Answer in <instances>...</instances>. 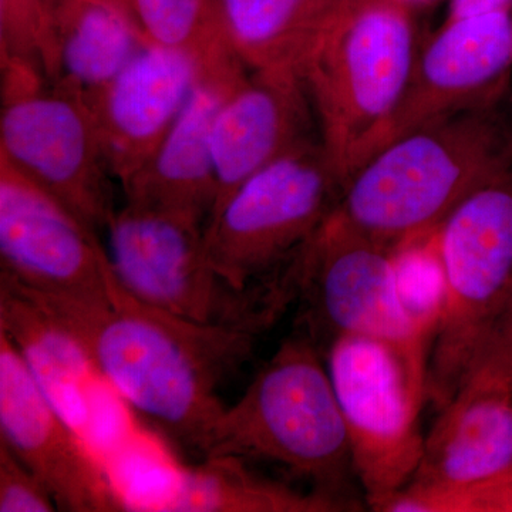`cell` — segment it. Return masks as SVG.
I'll use <instances>...</instances> for the list:
<instances>
[{
    "instance_id": "obj_1",
    "label": "cell",
    "mask_w": 512,
    "mask_h": 512,
    "mask_svg": "<svg viewBox=\"0 0 512 512\" xmlns=\"http://www.w3.org/2000/svg\"><path fill=\"white\" fill-rule=\"evenodd\" d=\"M8 282L79 342L101 382L124 403L200 454L225 409L218 386L247 362L262 336L153 308L131 296L111 268L103 302L43 295Z\"/></svg>"
},
{
    "instance_id": "obj_2",
    "label": "cell",
    "mask_w": 512,
    "mask_h": 512,
    "mask_svg": "<svg viewBox=\"0 0 512 512\" xmlns=\"http://www.w3.org/2000/svg\"><path fill=\"white\" fill-rule=\"evenodd\" d=\"M512 168V124L500 101L410 131L349 178L336 214L397 255L434 237L471 192Z\"/></svg>"
},
{
    "instance_id": "obj_3",
    "label": "cell",
    "mask_w": 512,
    "mask_h": 512,
    "mask_svg": "<svg viewBox=\"0 0 512 512\" xmlns=\"http://www.w3.org/2000/svg\"><path fill=\"white\" fill-rule=\"evenodd\" d=\"M234 456L279 464L313 493L359 510L348 427L325 357L295 332L262 366L244 394L225 406L202 457Z\"/></svg>"
},
{
    "instance_id": "obj_4",
    "label": "cell",
    "mask_w": 512,
    "mask_h": 512,
    "mask_svg": "<svg viewBox=\"0 0 512 512\" xmlns=\"http://www.w3.org/2000/svg\"><path fill=\"white\" fill-rule=\"evenodd\" d=\"M413 15L397 0H350L303 73L320 143L345 187L406 92L419 52Z\"/></svg>"
},
{
    "instance_id": "obj_5",
    "label": "cell",
    "mask_w": 512,
    "mask_h": 512,
    "mask_svg": "<svg viewBox=\"0 0 512 512\" xmlns=\"http://www.w3.org/2000/svg\"><path fill=\"white\" fill-rule=\"evenodd\" d=\"M204 228L195 218L124 204L106 229L114 278L138 301L171 315L264 336L295 303L292 266L234 288L212 265Z\"/></svg>"
},
{
    "instance_id": "obj_6",
    "label": "cell",
    "mask_w": 512,
    "mask_h": 512,
    "mask_svg": "<svg viewBox=\"0 0 512 512\" xmlns=\"http://www.w3.org/2000/svg\"><path fill=\"white\" fill-rule=\"evenodd\" d=\"M434 238L443 295L430 345L427 400L441 410L512 298V168L471 192Z\"/></svg>"
},
{
    "instance_id": "obj_7",
    "label": "cell",
    "mask_w": 512,
    "mask_h": 512,
    "mask_svg": "<svg viewBox=\"0 0 512 512\" xmlns=\"http://www.w3.org/2000/svg\"><path fill=\"white\" fill-rule=\"evenodd\" d=\"M429 352L360 335L342 336L326 349L357 481L372 510L383 511L412 481L423 457Z\"/></svg>"
},
{
    "instance_id": "obj_8",
    "label": "cell",
    "mask_w": 512,
    "mask_h": 512,
    "mask_svg": "<svg viewBox=\"0 0 512 512\" xmlns=\"http://www.w3.org/2000/svg\"><path fill=\"white\" fill-rule=\"evenodd\" d=\"M0 158L99 232L116 214L92 110L22 60L0 56Z\"/></svg>"
},
{
    "instance_id": "obj_9",
    "label": "cell",
    "mask_w": 512,
    "mask_h": 512,
    "mask_svg": "<svg viewBox=\"0 0 512 512\" xmlns=\"http://www.w3.org/2000/svg\"><path fill=\"white\" fill-rule=\"evenodd\" d=\"M345 184L320 140L256 173L211 212L205 248L237 289L284 266L338 208Z\"/></svg>"
},
{
    "instance_id": "obj_10",
    "label": "cell",
    "mask_w": 512,
    "mask_h": 512,
    "mask_svg": "<svg viewBox=\"0 0 512 512\" xmlns=\"http://www.w3.org/2000/svg\"><path fill=\"white\" fill-rule=\"evenodd\" d=\"M399 258L333 212L292 256L296 329L313 340L323 357L333 340L348 335L430 350L434 328L407 305Z\"/></svg>"
},
{
    "instance_id": "obj_11",
    "label": "cell",
    "mask_w": 512,
    "mask_h": 512,
    "mask_svg": "<svg viewBox=\"0 0 512 512\" xmlns=\"http://www.w3.org/2000/svg\"><path fill=\"white\" fill-rule=\"evenodd\" d=\"M109 269L97 232L0 158V278L30 292L103 302Z\"/></svg>"
},
{
    "instance_id": "obj_12",
    "label": "cell",
    "mask_w": 512,
    "mask_h": 512,
    "mask_svg": "<svg viewBox=\"0 0 512 512\" xmlns=\"http://www.w3.org/2000/svg\"><path fill=\"white\" fill-rule=\"evenodd\" d=\"M0 441L37 474L59 510H130L92 446L37 382L12 340L0 332Z\"/></svg>"
},
{
    "instance_id": "obj_13",
    "label": "cell",
    "mask_w": 512,
    "mask_h": 512,
    "mask_svg": "<svg viewBox=\"0 0 512 512\" xmlns=\"http://www.w3.org/2000/svg\"><path fill=\"white\" fill-rule=\"evenodd\" d=\"M512 69V10L446 20L417 52L402 101L377 151L417 128L497 103Z\"/></svg>"
},
{
    "instance_id": "obj_14",
    "label": "cell",
    "mask_w": 512,
    "mask_h": 512,
    "mask_svg": "<svg viewBox=\"0 0 512 512\" xmlns=\"http://www.w3.org/2000/svg\"><path fill=\"white\" fill-rule=\"evenodd\" d=\"M194 56L150 43L89 104L114 180L147 163L202 77Z\"/></svg>"
},
{
    "instance_id": "obj_15",
    "label": "cell",
    "mask_w": 512,
    "mask_h": 512,
    "mask_svg": "<svg viewBox=\"0 0 512 512\" xmlns=\"http://www.w3.org/2000/svg\"><path fill=\"white\" fill-rule=\"evenodd\" d=\"M315 140L318 123L301 77L249 73L222 104L212 130L214 210L256 173Z\"/></svg>"
},
{
    "instance_id": "obj_16",
    "label": "cell",
    "mask_w": 512,
    "mask_h": 512,
    "mask_svg": "<svg viewBox=\"0 0 512 512\" xmlns=\"http://www.w3.org/2000/svg\"><path fill=\"white\" fill-rule=\"evenodd\" d=\"M249 73L244 64L202 73L183 113L153 156L121 185L124 204L174 212L207 224L218 192L212 158L215 119Z\"/></svg>"
},
{
    "instance_id": "obj_17",
    "label": "cell",
    "mask_w": 512,
    "mask_h": 512,
    "mask_svg": "<svg viewBox=\"0 0 512 512\" xmlns=\"http://www.w3.org/2000/svg\"><path fill=\"white\" fill-rule=\"evenodd\" d=\"M512 478V393L464 383L440 410L423 457L403 490L419 494L477 490Z\"/></svg>"
},
{
    "instance_id": "obj_18",
    "label": "cell",
    "mask_w": 512,
    "mask_h": 512,
    "mask_svg": "<svg viewBox=\"0 0 512 512\" xmlns=\"http://www.w3.org/2000/svg\"><path fill=\"white\" fill-rule=\"evenodd\" d=\"M0 332L12 340L47 396L90 444L101 379L79 342L5 279H0Z\"/></svg>"
},
{
    "instance_id": "obj_19",
    "label": "cell",
    "mask_w": 512,
    "mask_h": 512,
    "mask_svg": "<svg viewBox=\"0 0 512 512\" xmlns=\"http://www.w3.org/2000/svg\"><path fill=\"white\" fill-rule=\"evenodd\" d=\"M350 0H217L228 45L251 72L303 77Z\"/></svg>"
},
{
    "instance_id": "obj_20",
    "label": "cell",
    "mask_w": 512,
    "mask_h": 512,
    "mask_svg": "<svg viewBox=\"0 0 512 512\" xmlns=\"http://www.w3.org/2000/svg\"><path fill=\"white\" fill-rule=\"evenodd\" d=\"M150 42L100 0H59L55 82L89 106Z\"/></svg>"
},
{
    "instance_id": "obj_21",
    "label": "cell",
    "mask_w": 512,
    "mask_h": 512,
    "mask_svg": "<svg viewBox=\"0 0 512 512\" xmlns=\"http://www.w3.org/2000/svg\"><path fill=\"white\" fill-rule=\"evenodd\" d=\"M144 511L173 512H339L342 505L322 495L295 490L251 470L244 458L204 457L175 471L167 493Z\"/></svg>"
},
{
    "instance_id": "obj_22",
    "label": "cell",
    "mask_w": 512,
    "mask_h": 512,
    "mask_svg": "<svg viewBox=\"0 0 512 512\" xmlns=\"http://www.w3.org/2000/svg\"><path fill=\"white\" fill-rule=\"evenodd\" d=\"M131 10L148 42L194 56L204 73L244 64L228 45L217 0H131Z\"/></svg>"
},
{
    "instance_id": "obj_23",
    "label": "cell",
    "mask_w": 512,
    "mask_h": 512,
    "mask_svg": "<svg viewBox=\"0 0 512 512\" xmlns=\"http://www.w3.org/2000/svg\"><path fill=\"white\" fill-rule=\"evenodd\" d=\"M59 0H0V56L36 67L50 82L57 74Z\"/></svg>"
},
{
    "instance_id": "obj_24",
    "label": "cell",
    "mask_w": 512,
    "mask_h": 512,
    "mask_svg": "<svg viewBox=\"0 0 512 512\" xmlns=\"http://www.w3.org/2000/svg\"><path fill=\"white\" fill-rule=\"evenodd\" d=\"M59 510L46 484L0 441V512Z\"/></svg>"
},
{
    "instance_id": "obj_25",
    "label": "cell",
    "mask_w": 512,
    "mask_h": 512,
    "mask_svg": "<svg viewBox=\"0 0 512 512\" xmlns=\"http://www.w3.org/2000/svg\"><path fill=\"white\" fill-rule=\"evenodd\" d=\"M464 383L497 387L512 393V298L478 350Z\"/></svg>"
},
{
    "instance_id": "obj_26",
    "label": "cell",
    "mask_w": 512,
    "mask_h": 512,
    "mask_svg": "<svg viewBox=\"0 0 512 512\" xmlns=\"http://www.w3.org/2000/svg\"><path fill=\"white\" fill-rule=\"evenodd\" d=\"M498 10H512V0H448L446 20L484 15Z\"/></svg>"
},
{
    "instance_id": "obj_27",
    "label": "cell",
    "mask_w": 512,
    "mask_h": 512,
    "mask_svg": "<svg viewBox=\"0 0 512 512\" xmlns=\"http://www.w3.org/2000/svg\"><path fill=\"white\" fill-rule=\"evenodd\" d=\"M100 2L106 3V5L111 6V8L119 10L120 13H123L126 18L130 19L131 22L136 25L133 18V10H131V0H100Z\"/></svg>"
},
{
    "instance_id": "obj_28",
    "label": "cell",
    "mask_w": 512,
    "mask_h": 512,
    "mask_svg": "<svg viewBox=\"0 0 512 512\" xmlns=\"http://www.w3.org/2000/svg\"><path fill=\"white\" fill-rule=\"evenodd\" d=\"M397 2L402 3L403 6H406L412 12H417V10L430 8L439 0H397Z\"/></svg>"
}]
</instances>
